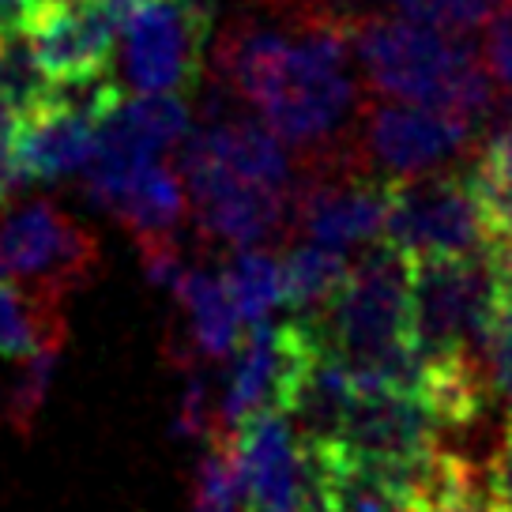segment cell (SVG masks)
I'll return each mask as SVG.
<instances>
[{"label":"cell","mask_w":512,"mask_h":512,"mask_svg":"<svg viewBox=\"0 0 512 512\" xmlns=\"http://www.w3.org/2000/svg\"><path fill=\"white\" fill-rule=\"evenodd\" d=\"M494 313V272L486 253L411 260V343L418 362L482 354Z\"/></svg>","instance_id":"cell-5"},{"label":"cell","mask_w":512,"mask_h":512,"mask_svg":"<svg viewBox=\"0 0 512 512\" xmlns=\"http://www.w3.org/2000/svg\"><path fill=\"white\" fill-rule=\"evenodd\" d=\"M189 369V384H185V396H181V415H177V430L185 437H204L211 433L215 437V426H211V403H208V381L196 373V366Z\"/></svg>","instance_id":"cell-24"},{"label":"cell","mask_w":512,"mask_h":512,"mask_svg":"<svg viewBox=\"0 0 512 512\" xmlns=\"http://www.w3.org/2000/svg\"><path fill=\"white\" fill-rule=\"evenodd\" d=\"M501 0H418V8L411 12L415 19H426L433 27H441L448 34H467L479 31L490 19Z\"/></svg>","instance_id":"cell-22"},{"label":"cell","mask_w":512,"mask_h":512,"mask_svg":"<svg viewBox=\"0 0 512 512\" xmlns=\"http://www.w3.org/2000/svg\"><path fill=\"white\" fill-rule=\"evenodd\" d=\"M121 68L136 91H192L204 76L211 27L181 0H140L121 23Z\"/></svg>","instance_id":"cell-8"},{"label":"cell","mask_w":512,"mask_h":512,"mask_svg":"<svg viewBox=\"0 0 512 512\" xmlns=\"http://www.w3.org/2000/svg\"><path fill=\"white\" fill-rule=\"evenodd\" d=\"M351 147L366 170L400 181L471 159L479 151V128L460 113L366 95L354 121Z\"/></svg>","instance_id":"cell-3"},{"label":"cell","mask_w":512,"mask_h":512,"mask_svg":"<svg viewBox=\"0 0 512 512\" xmlns=\"http://www.w3.org/2000/svg\"><path fill=\"white\" fill-rule=\"evenodd\" d=\"M64 343L61 302H49L34 290L0 279V354L31 358L46 347Z\"/></svg>","instance_id":"cell-14"},{"label":"cell","mask_w":512,"mask_h":512,"mask_svg":"<svg viewBox=\"0 0 512 512\" xmlns=\"http://www.w3.org/2000/svg\"><path fill=\"white\" fill-rule=\"evenodd\" d=\"M467 181L475 189L490 238L512 234V121L494 128L471 155Z\"/></svg>","instance_id":"cell-15"},{"label":"cell","mask_w":512,"mask_h":512,"mask_svg":"<svg viewBox=\"0 0 512 512\" xmlns=\"http://www.w3.org/2000/svg\"><path fill=\"white\" fill-rule=\"evenodd\" d=\"M57 354H61V347H46V351L23 358V369H19V377L12 381V392H8V403H4V418H8L12 430L19 433L31 430V422L38 418L42 403H46Z\"/></svg>","instance_id":"cell-18"},{"label":"cell","mask_w":512,"mask_h":512,"mask_svg":"<svg viewBox=\"0 0 512 512\" xmlns=\"http://www.w3.org/2000/svg\"><path fill=\"white\" fill-rule=\"evenodd\" d=\"M486 260H490V272H494V294H501V298L512 302V234L490 238Z\"/></svg>","instance_id":"cell-25"},{"label":"cell","mask_w":512,"mask_h":512,"mask_svg":"<svg viewBox=\"0 0 512 512\" xmlns=\"http://www.w3.org/2000/svg\"><path fill=\"white\" fill-rule=\"evenodd\" d=\"M482 27H486L479 46L482 64L494 76L497 87L512 95V0H501Z\"/></svg>","instance_id":"cell-21"},{"label":"cell","mask_w":512,"mask_h":512,"mask_svg":"<svg viewBox=\"0 0 512 512\" xmlns=\"http://www.w3.org/2000/svg\"><path fill=\"white\" fill-rule=\"evenodd\" d=\"M185 8H192L200 19H208L211 27H215V19H219V8H223V0H181Z\"/></svg>","instance_id":"cell-28"},{"label":"cell","mask_w":512,"mask_h":512,"mask_svg":"<svg viewBox=\"0 0 512 512\" xmlns=\"http://www.w3.org/2000/svg\"><path fill=\"white\" fill-rule=\"evenodd\" d=\"M223 283L234 309H238L241 324L264 320L275 305H283V298H287L283 260L268 253V249H256V245H241L238 253L226 260Z\"/></svg>","instance_id":"cell-16"},{"label":"cell","mask_w":512,"mask_h":512,"mask_svg":"<svg viewBox=\"0 0 512 512\" xmlns=\"http://www.w3.org/2000/svg\"><path fill=\"white\" fill-rule=\"evenodd\" d=\"M185 204H189L185 185H181L174 166L151 159L117 185V192L102 204V211L117 215L132 230V238L144 241L174 234L181 215H185Z\"/></svg>","instance_id":"cell-13"},{"label":"cell","mask_w":512,"mask_h":512,"mask_svg":"<svg viewBox=\"0 0 512 512\" xmlns=\"http://www.w3.org/2000/svg\"><path fill=\"white\" fill-rule=\"evenodd\" d=\"M98 268V241L49 200H31L0 215V279L61 302L87 287Z\"/></svg>","instance_id":"cell-6"},{"label":"cell","mask_w":512,"mask_h":512,"mask_svg":"<svg viewBox=\"0 0 512 512\" xmlns=\"http://www.w3.org/2000/svg\"><path fill=\"white\" fill-rule=\"evenodd\" d=\"M223 437L238 501L245 512H294L302 501L298 437L279 411H256L230 426Z\"/></svg>","instance_id":"cell-11"},{"label":"cell","mask_w":512,"mask_h":512,"mask_svg":"<svg viewBox=\"0 0 512 512\" xmlns=\"http://www.w3.org/2000/svg\"><path fill=\"white\" fill-rule=\"evenodd\" d=\"M19 185H27V181L19 174L16 155H12V128H0V208L16 196Z\"/></svg>","instance_id":"cell-26"},{"label":"cell","mask_w":512,"mask_h":512,"mask_svg":"<svg viewBox=\"0 0 512 512\" xmlns=\"http://www.w3.org/2000/svg\"><path fill=\"white\" fill-rule=\"evenodd\" d=\"M369 8H392V12H403V16H411L418 8V0H362Z\"/></svg>","instance_id":"cell-29"},{"label":"cell","mask_w":512,"mask_h":512,"mask_svg":"<svg viewBox=\"0 0 512 512\" xmlns=\"http://www.w3.org/2000/svg\"><path fill=\"white\" fill-rule=\"evenodd\" d=\"M177 302L189 313V332H185V351L181 366H196V358H226L241 339V317L230 294H226L223 272L211 268H185L174 283Z\"/></svg>","instance_id":"cell-12"},{"label":"cell","mask_w":512,"mask_h":512,"mask_svg":"<svg viewBox=\"0 0 512 512\" xmlns=\"http://www.w3.org/2000/svg\"><path fill=\"white\" fill-rule=\"evenodd\" d=\"M482 482H486V512H512V415L482 471Z\"/></svg>","instance_id":"cell-23"},{"label":"cell","mask_w":512,"mask_h":512,"mask_svg":"<svg viewBox=\"0 0 512 512\" xmlns=\"http://www.w3.org/2000/svg\"><path fill=\"white\" fill-rule=\"evenodd\" d=\"M347 275V260L339 249H328V245H317V241H305V245H294L283 260V279H287V298L298 313H320L324 302L336 294V287Z\"/></svg>","instance_id":"cell-17"},{"label":"cell","mask_w":512,"mask_h":512,"mask_svg":"<svg viewBox=\"0 0 512 512\" xmlns=\"http://www.w3.org/2000/svg\"><path fill=\"white\" fill-rule=\"evenodd\" d=\"M313 320L320 351L336 358L358 384L415 392L418 354L411 343V256L396 245H373Z\"/></svg>","instance_id":"cell-2"},{"label":"cell","mask_w":512,"mask_h":512,"mask_svg":"<svg viewBox=\"0 0 512 512\" xmlns=\"http://www.w3.org/2000/svg\"><path fill=\"white\" fill-rule=\"evenodd\" d=\"M336 441L358 452L362 460H373V464L388 467L392 475H400L411 494V482L437 452L441 433L415 392L354 381V396L339 422Z\"/></svg>","instance_id":"cell-9"},{"label":"cell","mask_w":512,"mask_h":512,"mask_svg":"<svg viewBox=\"0 0 512 512\" xmlns=\"http://www.w3.org/2000/svg\"><path fill=\"white\" fill-rule=\"evenodd\" d=\"M234 366L226 377L223 411H219V433L238 426L241 418L256 411H279L290 415L302 384L317 366L320 339L309 317H294L287 324L253 320L249 332L234 347Z\"/></svg>","instance_id":"cell-7"},{"label":"cell","mask_w":512,"mask_h":512,"mask_svg":"<svg viewBox=\"0 0 512 512\" xmlns=\"http://www.w3.org/2000/svg\"><path fill=\"white\" fill-rule=\"evenodd\" d=\"M34 8H38V0H0V38L23 34Z\"/></svg>","instance_id":"cell-27"},{"label":"cell","mask_w":512,"mask_h":512,"mask_svg":"<svg viewBox=\"0 0 512 512\" xmlns=\"http://www.w3.org/2000/svg\"><path fill=\"white\" fill-rule=\"evenodd\" d=\"M117 19L98 0H38L23 42L53 87L87 83L110 72Z\"/></svg>","instance_id":"cell-10"},{"label":"cell","mask_w":512,"mask_h":512,"mask_svg":"<svg viewBox=\"0 0 512 512\" xmlns=\"http://www.w3.org/2000/svg\"><path fill=\"white\" fill-rule=\"evenodd\" d=\"M482 362H486L490 392L512 415V302L501 294H494V313H490V328L482 339Z\"/></svg>","instance_id":"cell-19"},{"label":"cell","mask_w":512,"mask_h":512,"mask_svg":"<svg viewBox=\"0 0 512 512\" xmlns=\"http://www.w3.org/2000/svg\"><path fill=\"white\" fill-rule=\"evenodd\" d=\"M347 34L366 95L460 113L479 128V144L512 121V95L494 83L467 34L403 12H351Z\"/></svg>","instance_id":"cell-1"},{"label":"cell","mask_w":512,"mask_h":512,"mask_svg":"<svg viewBox=\"0 0 512 512\" xmlns=\"http://www.w3.org/2000/svg\"><path fill=\"white\" fill-rule=\"evenodd\" d=\"M381 234L411 260L479 256L490 245V226L482 219L467 170L460 174L456 166L392 181Z\"/></svg>","instance_id":"cell-4"},{"label":"cell","mask_w":512,"mask_h":512,"mask_svg":"<svg viewBox=\"0 0 512 512\" xmlns=\"http://www.w3.org/2000/svg\"><path fill=\"white\" fill-rule=\"evenodd\" d=\"M192 512H241L238 486H234V471H230L223 437H215V445H211V452L204 456L200 471H196Z\"/></svg>","instance_id":"cell-20"}]
</instances>
